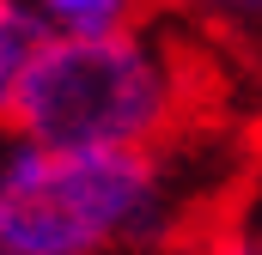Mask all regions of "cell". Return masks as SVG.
Segmentation results:
<instances>
[{"instance_id": "obj_1", "label": "cell", "mask_w": 262, "mask_h": 255, "mask_svg": "<svg viewBox=\"0 0 262 255\" xmlns=\"http://www.w3.org/2000/svg\"><path fill=\"white\" fill-rule=\"evenodd\" d=\"M250 152L213 116L159 146L0 152V255H189L244 183Z\"/></svg>"}, {"instance_id": "obj_2", "label": "cell", "mask_w": 262, "mask_h": 255, "mask_svg": "<svg viewBox=\"0 0 262 255\" xmlns=\"http://www.w3.org/2000/svg\"><path fill=\"white\" fill-rule=\"evenodd\" d=\"M189 18L159 6L116 31H79L37 49L6 128L43 146H159L207 122V67Z\"/></svg>"}, {"instance_id": "obj_3", "label": "cell", "mask_w": 262, "mask_h": 255, "mask_svg": "<svg viewBox=\"0 0 262 255\" xmlns=\"http://www.w3.org/2000/svg\"><path fill=\"white\" fill-rule=\"evenodd\" d=\"M43 43H49V24L31 12V0H0V122L12 116V97Z\"/></svg>"}, {"instance_id": "obj_4", "label": "cell", "mask_w": 262, "mask_h": 255, "mask_svg": "<svg viewBox=\"0 0 262 255\" xmlns=\"http://www.w3.org/2000/svg\"><path fill=\"white\" fill-rule=\"evenodd\" d=\"M159 0H31V12L55 31V37H79V31H116L146 18Z\"/></svg>"}, {"instance_id": "obj_5", "label": "cell", "mask_w": 262, "mask_h": 255, "mask_svg": "<svg viewBox=\"0 0 262 255\" xmlns=\"http://www.w3.org/2000/svg\"><path fill=\"white\" fill-rule=\"evenodd\" d=\"M159 6H171L177 18H189L207 37L262 49V0H159Z\"/></svg>"}, {"instance_id": "obj_6", "label": "cell", "mask_w": 262, "mask_h": 255, "mask_svg": "<svg viewBox=\"0 0 262 255\" xmlns=\"http://www.w3.org/2000/svg\"><path fill=\"white\" fill-rule=\"evenodd\" d=\"M6 140H12V128H6V122H0V152H6Z\"/></svg>"}]
</instances>
